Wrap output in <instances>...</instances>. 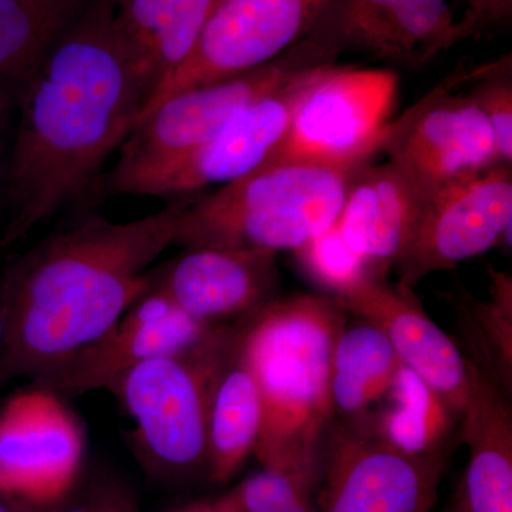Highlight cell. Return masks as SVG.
Here are the masks:
<instances>
[{"mask_svg":"<svg viewBox=\"0 0 512 512\" xmlns=\"http://www.w3.org/2000/svg\"><path fill=\"white\" fill-rule=\"evenodd\" d=\"M114 0H87L18 104L3 170L5 244L96 190L103 165L136 128L146 99L113 29Z\"/></svg>","mask_w":512,"mask_h":512,"instance_id":"obj_1","label":"cell"},{"mask_svg":"<svg viewBox=\"0 0 512 512\" xmlns=\"http://www.w3.org/2000/svg\"><path fill=\"white\" fill-rule=\"evenodd\" d=\"M184 202L134 221L87 218L18 259L3 284V365L33 379L99 339L151 289Z\"/></svg>","mask_w":512,"mask_h":512,"instance_id":"obj_2","label":"cell"},{"mask_svg":"<svg viewBox=\"0 0 512 512\" xmlns=\"http://www.w3.org/2000/svg\"><path fill=\"white\" fill-rule=\"evenodd\" d=\"M348 313L328 295L271 299L235 328L234 348L258 387L262 468L316 485L333 417L332 355Z\"/></svg>","mask_w":512,"mask_h":512,"instance_id":"obj_3","label":"cell"},{"mask_svg":"<svg viewBox=\"0 0 512 512\" xmlns=\"http://www.w3.org/2000/svg\"><path fill=\"white\" fill-rule=\"evenodd\" d=\"M360 168L262 164L211 194L185 201L175 244L293 252L338 222Z\"/></svg>","mask_w":512,"mask_h":512,"instance_id":"obj_4","label":"cell"},{"mask_svg":"<svg viewBox=\"0 0 512 512\" xmlns=\"http://www.w3.org/2000/svg\"><path fill=\"white\" fill-rule=\"evenodd\" d=\"M318 42L305 36L284 55L249 72L191 87L165 99L140 121L120 148L119 163L101 177V195H127L141 178L187 156L210 141L249 104L296 74L338 63Z\"/></svg>","mask_w":512,"mask_h":512,"instance_id":"obj_5","label":"cell"},{"mask_svg":"<svg viewBox=\"0 0 512 512\" xmlns=\"http://www.w3.org/2000/svg\"><path fill=\"white\" fill-rule=\"evenodd\" d=\"M234 332L225 325L200 348L147 360L111 389L133 419L141 447L163 470L181 474L207 467L212 386Z\"/></svg>","mask_w":512,"mask_h":512,"instance_id":"obj_6","label":"cell"},{"mask_svg":"<svg viewBox=\"0 0 512 512\" xmlns=\"http://www.w3.org/2000/svg\"><path fill=\"white\" fill-rule=\"evenodd\" d=\"M397 93L399 76L389 67L336 63L306 94L284 140L265 163L339 168L372 163L382 154Z\"/></svg>","mask_w":512,"mask_h":512,"instance_id":"obj_7","label":"cell"},{"mask_svg":"<svg viewBox=\"0 0 512 512\" xmlns=\"http://www.w3.org/2000/svg\"><path fill=\"white\" fill-rule=\"evenodd\" d=\"M471 69L458 66L387 127L382 154L409 175L424 200L501 164L490 124L467 90Z\"/></svg>","mask_w":512,"mask_h":512,"instance_id":"obj_8","label":"cell"},{"mask_svg":"<svg viewBox=\"0 0 512 512\" xmlns=\"http://www.w3.org/2000/svg\"><path fill=\"white\" fill-rule=\"evenodd\" d=\"M441 456H412L370 431L330 426L319 451L318 512H430L439 498Z\"/></svg>","mask_w":512,"mask_h":512,"instance_id":"obj_9","label":"cell"},{"mask_svg":"<svg viewBox=\"0 0 512 512\" xmlns=\"http://www.w3.org/2000/svg\"><path fill=\"white\" fill-rule=\"evenodd\" d=\"M329 0H220L187 62L156 90L140 119L174 94L271 63L308 35ZM137 123V124H138Z\"/></svg>","mask_w":512,"mask_h":512,"instance_id":"obj_10","label":"cell"},{"mask_svg":"<svg viewBox=\"0 0 512 512\" xmlns=\"http://www.w3.org/2000/svg\"><path fill=\"white\" fill-rule=\"evenodd\" d=\"M84 430L64 397L35 386L0 409V495L37 507L59 504L83 467Z\"/></svg>","mask_w":512,"mask_h":512,"instance_id":"obj_11","label":"cell"},{"mask_svg":"<svg viewBox=\"0 0 512 512\" xmlns=\"http://www.w3.org/2000/svg\"><path fill=\"white\" fill-rule=\"evenodd\" d=\"M512 224V170L498 164L444 185L424 200L409 247L393 266L397 284L424 278L484 254Z\"/></svg>","mask_w":512,"mask_h":512,"instance_id":"obj_12","label":"cell"},{"mask_svg":"<svg viewBox=\"0 0 512 512\" xmlns=\"http://www.w3.org/2000/svg\"><path fill=\"white\" fill-rule=\"evenodd\" d=\"M335 64H319L296 74L249 104L197 150L141 178L127 195H191L252 173L272 156L306 94Z\"/></svg>","mask_w":512,"mask_h":512,"instance_id":"obj_13","label":"cell"},{"mask_svg":"<svg viewBox=\"0 0 512 512\" xmlns=\"http://www.w3.org/2000/svg\"><path fill=\"white\" fill-rule=\"evenodd\" d=\"M306 36L338 57L407 69L470 39L448 0H329Z\"/></svg>","mask_w":512,"mask_h":512,"instance_id":"obj_14","label":"cell"},{"mask_svg":"<svg viewBox=\"0 0 512 512\" xmlns=\"http://www.w3.org/2000/svg\"><path fill=\"white\" fill-rule=\"evenodd\" d=\"M222 326L192 318L164 293L150 289L99 339L37 377L35 384L62 397L111 390L133 367L200 348Z\"/></svg>","mask_w":512,"mask_h":512,"instance_id":"obj_15","label":"cell"},{"mask_svg":"<svg viewBox=\"0 0 512 512\" xmlns=\"http://www.w3.org/2000/svg\"><path fill=\"white\" fill-rule=\"evenodd\" d=\"M332 299L348 315L382 330L400 363L463 416L476 379V366L427 315L414 289L370 276L352 291Z\"/></svg>","mask_w":512,"mask_h":512,"instance_id":"obj_16","label":"cell"},{"mask_svg":"<svg viewBox=\"0 0 512 512\" xmlns=\"http://www.w3.org/2000/svg\"><path fill=\"white\" fill-rule=\"evenodd\" d=\"M276 282V254L247 248H187L160 271L151 272V289L211 326L258 311L271 301Z\"/></svg>","mask_w":512,"mask_h":512,"instance_id":"obj_17","label":"cell"},{"mask_svg":"<svg viewBox=\"0 0 512 512\" xmlns=\"http://www.w3.org/2000/svg\"><path fill=\"white\" fill-rule=\"evenodd\" d=\"M423 204L417 185L396 164L370 163L353 177L336 227L383 278L409 247Z\"/></svg>","mask_w":512,"mask_h":512,"instance_id":"obj_18","label":"cell"},{"mask_svg":"<svg viewBox=\"0 0 512 512\" xmlns=\"http://www.w3.org/2000/svg\"><path fill=\"white\" fill-rule=\"evenodd\" d=\"M218 2L114 0V37L146 104L192 55Z\"/></svg>","mask_w":512,"mask_h":512,"instance_id":"obj_19","label":"cell"},{"mask_svg":"<svg viewBox=\"0 0 512 512\" xmlns=\"http://www.w3.org/2000/svg\"><path fill=\"white\" fill-rule=\"evenodd\" d=\"M510 399L476 367L473 390L460 420L468 464L454 512H512Z\"/></svg>","mask_w":512,"mask_h":512,"instance_id":"obj_20","label":"cell"},{"mask_svg":"<svg viewBox=\"0 0 512 512\" xmlns=\"http://www.w3.org/2000/svg\"><path fill=\"white\" fill-rule=\"evenodd\" d=\"M87 0H0V119L18 109Z\"/></svg>","mask_w":512,"mask_h":512,"instance_id":"obj_21","label":"cell"},{"mask_svg":"<svg viewBox=\"0 0 512 512\" xmlns=\"http://www.w3.org/2000/svg\"><path fill=\"white\" fill-rule=\"evenodd\" d=\"M400 366L402 363L382 330L365 319L346 322L332 355L333 417L365 429Z\"/></svg>","mask_w":512,"mask_h":512,"instance_id":"obj_22","label":"cell"},{"mask_svg":"<svg viewBox=\"0 0 512 512\" xmlns=\"http://www.w3.org/2000/svg\"><path fill=\"white\" fill-rule=\"evenodd\" d=\"M261 424L258 387L235 352L232 338L215 377L208 410L207 467L214 483H228L254 454Z\"/></svg>","mask_w":512,"mask_h":512,"instance_id":"obj_23","label":"cell"},{"mask_svg":"<svg viewBox=\"0 0 512 512\" xmlns=\"http://www.w3.org/2000/svg\"><path fill=\"white\" fill-rule=\"evenodd\" d=\"M460 420L433 387L402 365L363 430L412 456H441Z\"/></svg>","mask_w":512,"mask_h":512,"instance_id":"obj_24","label":"cell"},{"mask_svg":"<svg viewBox=\"0 0 512 512\" xmlns=\"http://www.w3.org/2000/svg\"><path fill=\"white\" fill-rule=\"evenodd\" d=\"M490 299L480 301L464 293L456 298L461 330L474 366L511 397L512 390V278L490 271Z\"/></svg>","mask_w":512,"mask_h":512,"instance_id":"obj_25","label":"cell"},{"mask_svg":"<svg viewBox=\"0 0 512 512\" xmlns=\"http://www.w3.org/2000/svg\"><path fill=\"white\" fill-rule=\"evenodd\" d=\"M293 255L303 274L330 298H339L370 276H379L362 256L349 247L336 224L295 249Z\"/></svg>","mask_w":512,"mask_h":512,"instance_id":"obj_26","label":"cell"},{"mask_svg":"<svg viewBox=\"0 0 512 512\" xmlns=\"http://www.w3.org/2000/svg\"><path fill=\"white\" fill-rule=\"evenodd\" d=\"M468 93L493 131L500 163L512 164V57L504 55L471 69Z\"/></svg>","mask_w":512,"mask_h":512,"instance_id":"obj_27","label":"cell"},{"mask_svg":"<svg viewBox=\"0 0 512 512\" xmlns=\"http://www.w3.org/2000/svg\"><path fill=\"white\" fill-rule=\"evenodd\" d=\"M228 497L237 512H318L312 484L266 468L242 481Z\"/></svg>","mask_w":512,"mask_h":512,"instance_id":"obj_28","label":"cell"},{"mask_svg":"<svg viewBox=\"0 0 512 512\" xmlns=\"http://www.w3.org/2000/svg\"><path fill=\"white\" fill-rule=\"evenodd\" d=\"M467 10L461 23L468 35L478 37L488 30L507 25L512 16V0H466Z\"/></svg>","mask_w":512,"mask_h":512,"instance_id":"obj_29","label":"cell"},{"mask_svg":"<svg viewBox=\"0 0 512 512\" xmlns=\"http://www.w3.org/2000/svg\"><path fill=\"white\" fill-rule=\"evenodd\" d=\"M177 512H237V510H235L234 504L231 503L227 494L221 500L214 501V503L194 504Z\"/></svg>","mask_w":512,"mask_h":512,"instance_id":"obj_30","label":"cell"},{"mask_svg":"<svg viewBox=\"0 0 512 512\" xmlns=\"http://www.w3.org/2000/svg\"><path fill=\"white\" fill-rule=\"evenodd\" d=\"M56 512H106L97 510L94 508V505H86V504H74V505H66V507L60 508Z\"/></svg>","mask_w":512,"mask_h":512,"instance_id":"obj_31","label":"cell"},{"mask_svg":"<svg viewBox=\"0 0 512 512\" xmlns=\"http://www.w3.org/2000/svg\"><path fill=\"white\" fill-rule=\"evenodd\" d=\"M5 320H3L2 311H0V359L3 360V353H5Z\"/></svg>","mask_w":512,"mask_h":512,"instance_id":"obj_32","label":"cell"},{"mask_svg":"<svg viewBox=\"0 0 512 512\" xmlns=\"http://www.w3.org/2000/svg\"><path fill=\"white\" fill-rule=\"evenodd\" d=\"M0 512H15L9 504H6L5 501L0 500Z\"/></svg>","mask_w":512,"mask_h":512,"instance_id":"obj_33","label":"cell"},{"mask_svg":"<svg viewBox=\"0 0 512 512\" xmlns=\"http://www.w3.org/2000/svg\"><path fill=\"white\" fill-rule=\"evenodd\" d=\"M3 170H5V165H3L2 157H0V195H2Z\"/></svg>","mask_w":512,"mask_h":512,"instance_id":"obj_34","label":"cell"},{"mask_svg":"<svg viewBox=\"0 0 512 512\" xmlns=\"http://www.w3.org/2000/svg\"><path fill=\"white\" fill-rule=\"evenodd\" d=\"M106 512H128L126 510H116V508H110L109 511H106Z\"/></svg>","mask_w":512,"mask_h":512,"instance_id":"obj_35","label":"cell"}]
</instances>
